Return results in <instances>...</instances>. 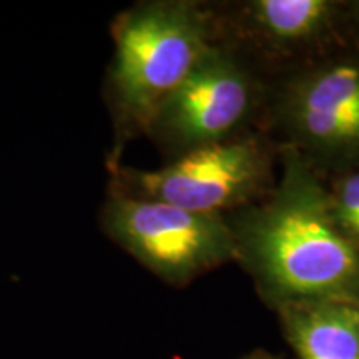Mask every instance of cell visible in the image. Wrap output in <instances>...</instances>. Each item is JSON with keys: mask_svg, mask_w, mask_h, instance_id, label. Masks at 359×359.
I'll use <instances>...</instances> for the list:
<instances>
[{"mask_svg": "<svg viewBox=\"0 0 359 359\" xmlns=\"http://www.w3.org/2000/svg\"><path fill=\"white\" fill-rule=\"evenodd\" d=\"M245 269L269 308L306 299L359 303V248L331 212L325 178L281 147L273 190L224 215Z\"/></svg>", "mask_w": 359, "mask_h": 359, "instance_id": "cell-1", "label": "cell"}, {"mask_svg": "<svg viewBox=\"0 0 359 359\" xmlns=\"http://www.w3.org/2000/svg\"><path fill=\"white\" fill-rule=\"evenodd\" d=\"M325 185L336 223L359 248V165L330 175Z\"/></svg>", "mask_w": 359, "mask_h": 359, "instance_id": "cell-9", "label": "cell"}, {"mask_svg": "<svg viewBox=\"0 0 359 359\" xmlns=\"http://www.w3.org/2000/svg\"><path fill=\"white\" fill-rule=\"evenodd\" d=\"M103 226L120 248L173 286H185L236 259L224 215L190 212L116 191L103 208Z\"/></svg>", "mask_w": 359, "mask_h": 359, "instance_id": "cell-7", "label": "cell"}, {"mask_svg": "<svg viewBox=\"0 0 359 359\" xmlns=\"http://www.w3.org/2000/svg\"><path fill=\"white\" fill-rule=\"evenodd\" d=\"M243 359H280V358L273 356V354L264 353V351H257V353H251V354H248V356L243 358Z\"/></svg>", "mask_w": 359, "mask_h": 359, "instance_id": "cell-10", "label": "cell"}, {"mask_svg": "<svg viewBox=\"0 0 359 359\" xmlns=\"http://www.w3.org/2000/svg\"><path fill=\"white\" fill-rule=\"evenodd\" d=\"M269 79L218 40L155 111L145 135L170 161L262 128ZM263 130V128H262Z\"/></svg>", "mask_w": 359, "mask_h": 359, "instance_id": "cell-4", "label": "cell"}, {"mask_svg": "<svg viewBox=\"0 0 359 359\" xmlns=\"http://www.w3.org/2000/svg\"><path fill=\"white\" fill-rule=\"evenodd\" d=\"M262 128L323 178L359 165V48L269 79Z\"/></svg>", "mask_w": 359, "mask_h": 359, "instance_id": "cell-3", "label": "cell"}, {"mask_svg": "<svg viewBox=\"0 0 359 359\" xmlns=\"http://www.w3.org/2000/svg\"><path fill=\"white\" fill-rule=\"evenodd\" d=\"M213 8L219 40L268 79L359 48L349 0H241Z\"/></svg>", "mask_w": 359, "mask_h": 359, "instance_id": "cell-6", "label": "cell"}, {"mask_svg": "<svg viewBox=\"0 0 359 359\" xmlns=\"http://www.w3.org/2000/svg\"><path fill=\"white\" fill-rule=\"evenodd\" d=\"M349 7H351L354 22H356V25L359 27V0H349Z\"/></svg>", "mask_w": 359, "mask_h": 359, "instance_id": "cell-11", "label": "cell"}, {"mask_svg": "<svg viewBox=\"0 0 359 359\" xmlns=\"http://www.w3.org/2000/svg\"><path fill=\"white\" fill-rule=\"evenodd\" d=\"M281 147L262 128L193 150L156 170L118 168L120 193L198 213L228 215L275 187Z\"/></svg>", "mask_w": 359, "mask_h": 359, "instance_id": "cell-5", "label": "cell"}, {"mask_svg": "<svg viewBox=\"0 0 359 359\" xmlns=\"http://www.w3.org/2000/svg\"><path fill=\"white\" fill-rule=\"evenodd\" d=\"M111 92L125 137L147 132L155 111L219 40L213 4L154 0L116 20Z\"/></svg>", "mask_w": 359, "mask_h": 359, "instance_id": "cell-2", "label": "cell"}, {"mask_svg": "<svg viewBox=\"0 0 359 359\" xmlns=\"http://www.w3.org/2000/svg\"><path fill=\"white\" fill-rule=\"evenodd\" d=\"M275 311L299 359H359V303L306 299L281 304Z\"/></svg>", "mask_w": 359, "mask_h": 359, "instance_id": "cell-8", "label": "cell"}]
</instances>
